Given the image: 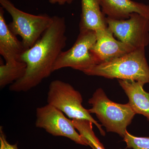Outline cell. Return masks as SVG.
Returning <instances> with one entry per match:
<instances>
[{
  "label": "cell",
  "instance_id": "6da1fadb",
  "mask_svg": "<svg viewBox=\"0 0 149 149\" xmlns=\"http://www.w3.org/2000/svg\"><path fill=\"white\" fill-rule=\"evenodd\" d=\"M66 25L63 17L53 16V21L40 40L22 56L27 64L23 77L10 86L13 92H27L39 85L53 72L54 64L66 45Z\"/></svg>",
  "mask_w": 149,
  "mask_h": 149
},
{
  "label": "cell",
  "instance_id": "7a4b0ae2",
  "mask_svg": "<svg viewBox=\"0 0 149 149\" xmlns=\"http://www.w3.org/2000/svg\"><path fill=\"white\" fill-rule=\"evenodd\" d=\"M83 72L91 76L149 83V66L145 48L136 49L117 58L96 65Z\"/></svg>",
  "mask_w": 149,
  "mask_h": 149
},
{
  "label": "cell",
  "instance_id": "3957f363",
  "mask_svg": "<svg viewBox=\"0 0 149 149\" xmlns=\"http://www.w3.org/2000/svg\"><path fill=\"white\" fill-rule=\"evenodd\" d=\"M88 103L92 105L89 111L95 114L107 132L124 137L127 127L136 114L128 103L121 104L112 101L102 88L96 90Z\"/></svg>",
  "mask_w": 149,
  "mask_h": 149
},
{
  "label": "cell",
  "instance_id": "277c9868",
  "mask_svg": "<svg viewBox=\"0 0 149 149\" xmlns=\"http://www.w3.org/2000/svg\"><path fill=\"white\" fill-rule=\"evenodd\" d=\"M0 3L12 18L9 28L15 35L21 37L26 50L36 44L53 21V16L46 14L34 15L22 11L9 0H0Z\"/></svg>",
  "mask_w": 149,
  "mask_h": 149
},
{
  "label": "cell",
  "instance_id": "5b68a950",
  "mask_svg": "<svg viewBox=\"0 0 149 149\" xmlns=\"http://www.w3.org/2000/svg\"><path fill=\"white\" fill-rule=\"evenodd\" d=\"M47 102L65 113L70 118L91 121L97 126L102 136L106 133L99 124L91 115L89 109L82 105L83 99L80 92L72 85L60 80L52 81L49 86Z\"/></svg>",
  "mask_w": 149,
  "mask_h": 149
},
{
  "label": "cell",
  "instance_id": "8992f818",
  "mask_svg": "<svg viewBox=\"0 0 149 149\" xmlns=\"http://www.w3.org/2000/svg\"><path fill=\"white\" fill-rule=\"evenodd\" d=\"M96 42L95 31H80L74 45L69 49L62 51L54 64L53 71L65 68L83 72L97 64L93 49Z\"/></svg>",
  "mask_w": 149,
  "mask_h": 149
},
{
  "label": "cell",
  "instance_id": "52a82bcc",
  "mask_svg": "<svg viewBox=\"0 0 149 149\" xmlns=\"http://www.w3.org/2000/svg\"><path fill=\"white\" fill-rule=\"evenodd\" d=\"M107 27L113 35L135 49L145 48L149 44V19L133 13L127 19L106 17Z\"/></svg>",
  "mask_w": 149,
  "mask_h": 149
},
{
  "label": "cell",
  "instance_id": "ba28073f",
  "mask_svg": "<svg viewBox=\"0 0 149 149\" xmlns=\"http://www.w3.org/2000/svg\"><path fill=\"white\" fill-rule=\"evenodd\" d=\"M35 126L45 129L52 136L66 137L76 143L90 146L89 142L76 131L72 120L49 104L37 109Z\"/></svg>",
  "mask_w": 149,
  "mask_h": 149
},
{
  "label": "cell",
  "instance_id": "9c48e42d",
  "mask_svg": "<svg viewBox=\"0 0 149 149\" xmlns=\"http://www.w3.org/2000/svg\"><path fill=\"white\" fill-rule=\"evenodd\" d=\"M95 32L96 42L93 52L98 64L117 58L136 49L130 45L116 40L108 27Z\"/></svg>",
  "mask_w": 149,
  "mask_h": 149
},
{
  "label": "cell",
  "instance_id": "30bf717a",
  "mask_svg": "<svg viewBox=\"0 0 149 149\" xmlns=\"http://www.w3.org/2000/svg\"><path fill=\"white\" fill-rule=\"evenodd\" d=\"M102 11L107 17L114 19H127L133 13L149 19V6L131 0H102Z\"/></svg>",
  "mask_w": 149,
  "mask_h": 149
},
{
  "label": "cell",
  "instance_id": "8fae6325",
  "mask_svg": "<svg viewBox=\"0 0 149 149\" xmlns=\"http://www.w3.org/2000/svg\"><path fill=\"white\" fill-rule=\"evenodd\" d=\"M4 11L0 8V54L6 62L21 61V58L27 50L8 27L4 17Z\"/></svg>",
  "mask_w": 149,
  "mask_h": 149
},
{
  "label": "cell",
  "instance_id": "7c38bea8",
  "mask_svg": "<svg viewBox=\"0 0 149 149\" xmlns=\"http://www.w3.org/2000/svg\"><path fill=\"white\" fill-rule=\"evenodd\" d=\"M102 0H81L80 31H96L107 27L106 17L102 10Z\"/></svg>",
  "mask_w": 149,
  "mask_h": 149
},
{
  "label": "cell",
  "instance_id": "4fadbf2b",
  "mask_svg": "<svg viewBox=\"0 0 149 149\" xmlns=\"http://www.w3.org/2000/svg\"><path fill=\"white\" fill-rule=\"evenodd\" d=\"M118 82L136 114L143 115L149 121V93L144 90L145 84L133 80H118Z\"/></svg>",
  "mask_w": 149,
  "mask_h": 149
},
{
  "label": "cell",
  "instance_id": "5bb4252c",
  "mask_svg": "<svg viewBox=\"0 0 149 149\" xmlns=\"http://www.w3.org/2000/svg\"><path fill=\"white\" fill-rule=\"evenodd\" d=\"M27 69L24 62L16 61L1 63L0 65V88L12 84L24 76Z\"/></svg>",
  "mask_w": 149,
  "mask_h": 149
},
{
  "label": "cell",
  "instance_id": "9a60e30c",
  "mask_svg": "<svg viewBox=\"0 0 149 149\" xmlns=\"http://www.w3.org/2000/svg\"><path fill=\"white\" fill-rule=\"evenodd\" d=\"M72 121L79 134L89 142L92 149H105L93 131V123L83 119H73Z\"/></svg>",
  "mask_w": 149,
  "mask_h": 149
},
{
  "label": "cell",
  "instance_id": "2e32d148",
  "mask_svg": "<svg viewBox=\"0 0 149 149\" xmlns=\"http://www.w3.org/2000/svg\"><path fill=\"white\" fill-rule=\"evenodd\" d=\"M123 138L127 148L149 149V137H136L127 131Z\"/></svg>",
  "mask_w": 149,
  "mask_h": 149
},
{
  "label": "cell",
  "instance_id": "e0dca14e",
  "mask_svg": "<svg viewBox=\"0 0 149 149\" xmlns=\"http://www.w3.org/2000/svg\"><path fill=\"white\" fill-rule=\"evenodd\" d=\"M0 149H19L17 144L12 145L7 141L1 126L0 127Z\"/></svg>",
  "mask_w": 149,
  "mask_h": 149
},
{
  "label": "cell",
  "instance_id": "ac0fdd59",
  "mask_svg": "<svg viewBox=\"0 0 149 149\" xmlns=\"http://www.w3.org/2000/svg\"><path fill=\"white\" fill-rule=\"evenodd\" d=\"M73 1V0H49V2L51 4H58L61 6L63 5L65 3L71 4Z\"/></svg>",
  "mask_w": 149,
  "mask_h": 149
}]
</instances>
